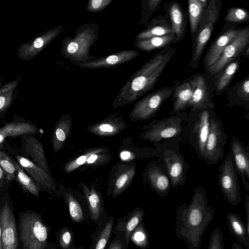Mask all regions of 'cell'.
<instances>
[{"mask_svg": "<svg viewBox=\"0 0 249 249\" xmlns=\"http://www.w3.org/2000/svg\"><path fill=\"white\" fill-rule=\"evenodd\" d=\"M228 100L230 106L234 105L246 106L249 105V75L230 89Z\"/></svg>", "mask_w": 249, "mask_h": 249, "instance_id": "29", "label": "cell"}, {"mask_svg": "<svg viewBox=\"0 0 249 249\" xmlns=\"http://www.w3.org/2000/svg\"><path fill=\"white\" fill-rule=\"evenodd\" d=\"M4 173L5 172H4L3 170L0 166V184L1 185L2 184Z\"/></svg>", "mask_w": 249, "mask_h": 249, "instance_id": "51", "label": "cell"}, {"mask_svg": "<svg viewBox=\"0 0 249 249\" xmlns=\"http://www.w3.org/2000/svg\"><path fill=\"white\" fill-rule=\"evenodd\" d=\"M20 239L24 249H46L49 229L36 213L27 212L19 221Z\"/></svg>", "mask_w": 249, "mask_h": 249, "instance_id": "5", "label": "cell"}, {"mask_svg": "<svg viewBox=\"0 0 249 249\" xmlns=\"http://www.w3.org/2000/svg\"><path fill=\"white\" fill-rule=\"evenodd\" d=\"M240 28L235 23L227 22L216 38L212 42L203 60L204 67L206 71L213 66L221 53L238 33Z\"/></svg>", "mask_w": 249, "mask_h": 249, "instance_id": "13", "label": "cell"}, {"mask_svg": "<svg viewBox=\"0 0 249 249\" xmlns=\"http://www.w3.org/2000/svg\"><path fill=\"white\" fill-rule=\"evenodd\" d=\"M99 34L100 28L96 23L80 25L73 36L63 38L60 50L62 56L78 66L96 59L97 57L91 55L89 51L99 39Z\"/></svg>", "mask_w": 249, "mask_h": 249, "instance_id": "3", "label": "cell"}, {"mask_svg": "<svg viewBox=\"0 0 249 249\" xmlns=\"http://www.w3.org/2000/svg\"><path fill=\"white\" fill-rule=\"evenodd\" d=\"M72 119L63 114L56 123L52 135V146L54 153L61 150L65 145L71 128Z\"/></svg>", "mask_w": 249, "mask_h": 249, "instance_id": "25", "label": "cell"}, {"mask_svg": "<svg viewBox=\"0 0 249 249\" xmlns=\"http://www.w3.org/2000/svg\"><path fill=\"white\" fill-rule=\"evenodd\" d=\"M14 162L17 179L23 189L33 195L38 196L39 193V187L32 178L24 172L23 168L18 162L15 161Z\"/></svg>", "mask_w": 249, "mask_h": 249, "instance_id": "37", "label": "cell"}, {"mask_svg": "<svg viewBox=\"0 0 249 249\" xmlns=\"http://www.w3.org/2000/svg\"><path fill=\"white\" fill-rule=\"evenodd\" d=\"M175 85L165 87L146 94L134 105L129 117L132 120H147L156 114L161 104L173 95Z\"/></svg>", "mask_w": 249, "mask_h": 249, "instance_id": "9", "label": "cell"}, {"mask_svg": "<svg viewBox=\"0 0 249 249\" xmlns=\"http://www.w3.org/2000/svg\"><path fill=\"white\" fill-rule=\"evenodd\" d=\"M135 174V168L134 167H130L117 178L114 184L113 197L117 196L126 188L132 181Z\"/></svg>", "mask_w": 249, "mask_h": 249, "instance_id": "39", "label": "cell"}, {"mask_svg": "<svg viewBox=\"0 0 249 249\" xmlns=\"http://www.w3.org/2000/svg\"><path fill=\"white\" fill-rule=\"evenodd\" d=\"M176 49L165 47L144 63L120 89L112 103L114 108L131 104L155 87Z\"/></svg>", "mask_w": 249, "mask_h": 249, "instance_id": "2", "label": "cell"}, {"mask_svg": "<svg viewBox=\"0 0 249 249\" xmlns=\"http://www.w3.org/2000/svg\"><path fill=\"white\" fill-rule=\"evenodd\" d=\"M68 249H85L84 247L83 246H81L78 247H76L75 245H73Z\"/></svg>", "mask_w": 249, "mask_h": 249, "instance_id": "54", "label": "cell"}, {"mask_svg": "<svg viewBox=\"0 0 249 249\" xmlns=\"http://www.w3.org/2000/svg\"><path fill=\"white\" fill-rule=\"evenodd\" d=\"M234 164L238 174L241 177L246 189L249 190V153L243 144L233 136L231 144Z\"/></svg>", "mask_w": 249, "mask_h": 249, "instance_id": "17", "label": "cell"}, {"mask_svg": "<svg viewBox=\"0 0 249 249\" xmlns=\"http://www.w3.org/2000/svg\"><path fill=\"white\" fill-rule=\"evenodd\" d=\"M69 214L71 220L76 223H83L89 219V214L84 210L80 202L70 193L65 196Z\"/></svg>", "mask_w": 249, "mask_h": 249, "instance_id": "35", "label": "cell"}, {"mask_svg": "<svg viewBox=\"0 0 249 249\" xmlns=\"http://www.w3.org/2000/svg\"><path fill=\"white\" fill-rule=\"evenodd\" d=\"M208 2V0H189L188 1L192 39L196 36L201 18Z\"/></svg>", "mask_w": 249, "mask_h": 249, "instance_id": "33", "label": "cell"}, {"mask_svg": "<svg viewBox=\"0 0 249 249\" xmlns=\"http://www.w3.org/2000/svg\"><path fill=\"white\" fill-rule=\"evenodd\" d=\"M64 27L59 25L37 35L28 42L21 44L18 49V56L22 60L34 58L63 31Z\"/></svg>", "mask_w": 249, "mask_h": 249, "instance_id": "12", "label": "cell"}, {"mask_svg": "<svg viewBox=\"0 0 249 249\" xmlns=\"http://www.w3.org/2000/svg\"><path fill=\"white\" fill-rule=\"evenodd\" d=\"M224 20L227 22L235 24L247 22L249 21V14L243 7H231L227 11Z\"/></svg>", "mask_w": 249, "mask_h": 249, "instance_id": "40", "label": "cell"}, {"mask_svg": "<svg viewBox=\"0 0 249 249\" xmlns=\"http://www.w3.org/2000/svg\"><path fill=\"white\" fill-rule=\"evenodd\" d=\"M241 62L240 57L228 64L216 76L214 91L217 95H220L228 90L232 80L237 71Z\"/></svg>", "mask_w": 249, "mask_h": 249, "instance_id": "27", "label": "cell"}, {"mask_svg": "<svg viewBox=\"0 0 249 249\" xmlns=\"http://www.w3.org/2000/svg\"><path fill=\"white\" fill-rule=\"evenodd\" d=\"M83 190L88 205L89 217L97 224L103 222L108 217L103 207V201L99 193L91 187L89 190L86 185H83Z\"/></svg>", "mask_w": 249, "mask_h": 249, "instance_id": "23", "label": "cell"}, {"mask_svg": "<svg viewBox=\"0 0 249 249\" xmlns=\"http://www.w3.org/2000/svg\"><path fill=\"white\" fill-rule=\"evenodd\" d=\"M130 241L142 249H146L149 247V236L143 221L132 232L130 237Z\"/></svg>", "mask_w": 249, "mask_h": 249, "instance_id": "38", "label": "cell"}, {"mask_svg": "<svg viewBox=\"0 0 249 249\" xmlns=\"http://www.w3.org/2000/svg\"><path fill=\"white\" fill-rule=\"evenodd\" d=\"M174 34L168 16L165 14L152 18L144 29L138 33L135 40L146 39L154 36H160Z\"/></svg>", "mask_w": 249, "mask_h": 249, "instance_id": "20", "label": "cell"}, {"mask_svg": "<svg viewBox=\"0 0 249 249\" xmlns=\"http://www.w3.org/2000/svg\"><path fill=\"white\" fill-rule=\"evenodd\" d=\"M231 249H244L242 246L237 242H234L232 245Z\"/></svg>", "mask_w": 249, "mask_h": 249, "instance_id": "50", "label": "cell"}, {"mask_svg": "<svg viewBox=\"0 0 249 249\" xmlns=\"http://www.w3.org/2000/svg\"><path fill=\"white\" fill-rule=\"evenodd\" d=\"M144 217V210L142 208H136L124 217L117 219L116 225L112 230V233H124L126 244L128 246L132 232L143 221Z\"/></svg>", "mask_w": 249, "mask_h": 249, "instance_id": "21", "label": "cell"}, {"mask_svg": "<svg viewBox=\"0 0 249 249\" xmlns=\"http://www.w3.org/2000/svg\"><path fill=\"white\" fill-rule=\"evenodd\" d=\"M237 174L230 150L219 169L218 180L225 199L233 206L242 201Z\"/></svg>", "mask_w": 249, "mask_h": 249, "instance_id": "8", "label": "cell"}, {"mask_svg": "<svg viewBox=\"0 0 249 249\" xmlns=\"http://www.w3.org/2000/svg\"><path fill=\"white\" fill-rule=\"evenodd\" d=\"M214 213V209L208 205L205 189L196 188L189 204L184 203L176 211V235L185 241L189 249H199Z\"/></svg>", "mask_w": 249, "mask_h": 249, "instance_id": "1", "label": "cell"}, {"mask_svg": "<svg viewBox=\"0 0 249 249\" xmlns=\"http://www.w3.org/2000/svg\"><path fill=\"white\" fill-rule=\"evenodd\" d=\"M222 4L219 0H211L204 11L194 38L192 39V53L189 66L197 69L202 53L215 23L218 20Z\"/></svg>", "mask_w": 249, "mask_h": 249, "instance_id": "4", "label": "cell"}, {"mask_svg": "<svg viewBox=\"0 0 249 249\" xmlns=\"http://www.w3.org/2000/svg\"><path fill=\"white\" fill-rule=\"evenodd\" d=\"M114 223V217L110 216L102 226L99 227L100 230H97L92 236L89 249H105L112 233Z\"/></svg>", "mask_w": 249, "mask_h": 249, "instance_id": "32", "label": "cell"}, {"mask_svg": "<svg viewBox=\"0 0 249 249\" xmlns=\"http://www.w3.org/2000/svg\"><path fill=\"white\" fill-rule=\"evenodd\" d=\"M0 166L6 174V180L12 181L16 174L15 162L7 154L0 150Z\"/></svg>", "mask_w": 249, "mask_h": 249, "instance_id": "44", "label": "cell"}, {"mask_svg": "<svg viewBox=\"0 0 249 249\" xmlns=\"http://www.w3.org/2000/svg\"><path fill=\"white\" fill-rule=\"evenodd\" d=\"M245 53V57L246 58H249V46H248L245 49V50L244 51V52Z\"/></svg>", "mask_w": 249, "mask_h": 249, "instance_id": "52", "label": "cell"}, {"mask_svg": "<svg viewBox=\"0 0 249 249\" xmlns=\"http://www.w3.org/2000/svg\"><path fill=\"white\" fill-rule=\"evenodd\" d=\"M175 89L173 94V107L169 115H173L184 111L188 108L193 95V89L189 78L181 82L174 81Z\"/></svg>", "mask_w": 249, "mask_h": 249, "instance_id": "22", "label": "cell"}, {"mask_svg": "<svg viewBox=\"0 0 249 249\" xmlns=\"http://www.w3.org/2000/svg\"><path fill=\"white\" fill-rule=\"evenodd\" d=\"M199 111L198 118L195 126V135L198 152L203 159L205 144L210 131V120L213 109H203Z\"/></svg>", "mask_w": 249, "mask_h": 249, "instance_id": "24", "label": "cell"}, {"mask_svg": "<svg viewBox=\"0 0 249 249\" xmlns=\"http://www.w3.org/2000/svg\"><path fill=\"white\" fill-rule=\"evenodd\" d=\"M23 150L24 153L31 158L32 162L50 174L43 146L38 140L35 137L27 139L24 144Z\"/></svg>", "mask_w": 249, "mask_h": 249, "instance_id": "26", "label": "cell"}, {"mask_svg": "<svg viewBox=\"0 0 249 249\" xmlns=\"http://www.w3.org/2000/svg\"><path fill=\"white\" fill-rule=\"evenodd\" d=\"M162 158L172 186L178 188L179 185H183L186 178V165L182 155L174 150H166L163 153Z\"/></svg>", "mask_w": 249, "mask_h": 249, "instance_id": "16", "label": "cell"}, {"mask_svg": "<svg viewBox=\"0 0 249 249\" xmlns=\"http://www.w3.org/2000/svg\"><path fill=\"white\" fill-rule=\"evenodd\" d=\"M162 0H142V1L140 24L144 27L149 22L151 16L160 5Z\"/></svg>", "mask_w": 249, "mask_h": 249, "instance_id": "42", "label": "cell"}, {"mask_svg": "<svg viewBox=\"0 0 249 249\" xmlns=\"http://www.w3.org/2000/svg\"><path fill=\"white\" fill-rule=\"evenodd\" d=\"M187 115L184 111L155 120L147 126L148 129L143 133L142 138L151 142H158L178 136L183 131V124L187 119Z\"/></svg>", "mask_w": 249, "mask_h": 249, "instance_id": "7", "label": "cell"}, {"mask_svg": "<svg viewBox=\"0 0 249 249\" xmlns=\"http://www.w3.org/2000/svg\"><path fill=\"white\" fill-rule=\"evenodd\" d=\"M113 0H89L86 8L87 11L97 13L107 8Z\"/></svg>", "mask_w": 249, "mask_h": 249, "instance_id": "46", "label": "cell"}, {"mask_svg": "<svg viewBox=\"0 0 249 249\" xmlns=\"http://www.w3.org/2000/svg\"><path fill=\"white\" fill-rule=\"evenodd\" d=\"M148 178L152 188L160 196L168 193L170 182L168 177L157 166H151L148 171Z\"/></svg>", "mask_w": 249, "mask_h": 249, "instance_id": "30", "label": "cell"}, {"mask_svg": "<svg viewBox=\"0 0 249 249\" xmlns=\"http://www.w3.org/2000/svg\"><path fill=\"white\" fill-rule=\"evenodd\" d=\"M214 115L213 112L203 157V159L211 164L216 163L222 157L227 139L220 120Z\"/></svg>", "mask_w": 249, "mask_h": 249, "instance_id": "11", "label": "cell"}, {"mask_svg": "<svg viewBox=\"0 0 249 249\" xmlns=\"http://www.w3.org/2000/svg\"><path fill=\"white\" fill-rule=\"evenodd\" d=\"M56 235L57 242L61 249H68L74 245V234L71 229L62 227L59 229Z\"/></svg>", "mask_w": 249, "mask_h": 249, "instance_id": "43", "label": "cell"}, {"mask_svg": "<svg viewBox=\"0 0 249 249\" xmlns=\"http://www.w3.org/2000/svg\"><path fill=\"white\" fill-rule=\"evenodd\" d=\"M20 78L19 77L16 80L7 83L0 88V113L5 110L12 103L14 92Z\"/></svg>", "mask_w": 249, "mask_h": 249, "instance_id": "36", "label": "cell"}, {"mask_svg": "<svg viewBox=\"0 0 249 249\" xmlns=\"http://www.w3.org/2000/svg\"><path fill=\"white\" fill-rule=\"evenodd\" d=\"M225 245L221 230L219 228L213 230L210 234L208 249H224Z\"/></svg>", "mask_w": 249, "mask_h": 249, "instance_id": "45", "label": "cell"}, {"mask_svg": "<svg viewBox=\"0 0 249 249\" xmlns=\"http://www.w3.org/2000/svg\"><path fill=\"white\" fill-rule=\"evenodd\" d=\"M2 249H18V239L14 214L6 202L0 209Z\"/></svg>", "mask_w": 249, "mask_h": 249, "instance_id": "15", "label": "cell"}, {"mask_svg": "<svg viewBox=\"0 0 249 249\" xmlns=\"http://www.w3.org/2000/svg\"><path fill=\"white\" fill-rule=\"evenodd\" d=\"M127 247L124 234L123 233H118L115 234V236L109 244L107 249H127Z\"/></svg>", "mask_w": 249, "mask_h": 249, "instance_id": "47", "label": "cell"}, {"mask_svg": "<svg viewBox=\"0 0 249 249\" xmlns=\"http://www.w3.org/2000/svg\"><path fill=\"white\" fill-rule=\"evenodd\" d=\"M226 218L231 234L241 244L249 249V232L243 219L235 213H228Z\"/></svg>", "mask_w": 249, "mask_h": 249, "instance_id": "28", "label": "cell"}, {"mask_svg": "<svg viewBox=\"0 0 249 249\" xmlns=\"http://www.w3.org/2000/svg\"><path fill=\"white\" fill-rule=\"evenodd\" d=\"M136 50H123L108 55L97 58L78 66L82 69H110L127 63L139 56Z\"/></svg>", "mask_w": 249, "mask_h": 249, "instance_id": "14", "label": "cell"}, {"mask_svg": "<svg viewBox=\"0 0 249 249\" xmlns=\"http://www.w3.org/2000/svg\"><path fill=\"white\" fill-rule=\"evenodd\" d=\"M36 131V127L28 123L16 122L7 124L0 128V143L7 137L35 134Z\"/></svg>", "mask_w": 249, "mask_h": 249, "instance_id": "34", "label": "cell"}, {"mask_svg": "<svg viewBox=\"0 0 249 249\" xmlns=\"http://www.w3.org/2000/svg\"><path fill=\"white\" fill-rule=\"evenodd\" d=\"M164 9L171 22L173 32L176 36L174 43L181 41L186 32V13L181 4L176 1L164 4Z\"/></svg>", "mask_w": 249, "mask_h": 249, "instance_id": "18", "label": "cell"}, {"mask_svg": "<svg viewBox=\"0 0 249 249\" xmlns=\"http://www.w3.org/2000/svg\"><path fill=\"white\" fill-rule=\"evenodd\" d=\"M122 128V125H119L117 123L106 122L92 126L89 130L96 135L110 136L116 134Z\"/></svg>", "mask_w": 249, "mask_h": 249, "instance_id": "41", "label": "cell"}, {"mask_svg": "<svg viewBox=\"0 0 249 249\" xmlns=\"http://www.w3.org/2000/svg\"><path fill=\"white\" fill-rule=\"evenodd\" d=\"M249 45V26L240 28L238 33L221 53L215 63L206 72L216 77L222 70L243 53Z\"/></svg>", "mask_w": 249, "mask_h": 249, "instance_id": "10", "label": "cell"}, {"mask_svg": "<svg viewBox=\"0 0 249 249\" xmlns=\"http://www.w3.org/2000/svg\"><path fill=\"white\" fill-rule=\"evenodd\" d=\"M245 209L246 215V227L248 231L249 232V196L246 194L245 200Z\"/></svg>", "mask_w": 249, "mask_h": 249, "instance_id": "48", "label": "cell"}, {"mask_svg": "<svg viewBox=\"0 0 249 249\" xmlns=\"http://www.w3.org/2000/svg\"><path fill=\"white\" fill-rule=\"evenodd\" d=\"M216 77L208 73H196L189 78L193 89V95L188 108L192 111L203 109H213L215 105L212 98L214 91V84Z\"/></svg>", "mask_w": 249, "mask_h": 249, "instance_id": "6", "label": "cell"}, {"mask_svg": "<svg viewBox=\"0 0 249 249\" xmlns=\"http://www.w3.org/2000/svg\"><path fill=\"white\" fill-rule=\"evenodd\" d=\"M16 159L18 163L31 176L38 186L47 191H55V184L50 174L28 158L17 156Z\"/></svg>", "mask_w": 249, "mask_h": 249, "instance_id": "19", "label": "cell"}, {"mask_svg": "<svg viewBox=\"0 0 249 249\" xmlns=\"http://www.w3.org/2000/svg\"><path fill=\"white\" fill-rule=\"evenodd\" d=\"M0 249H2V240H1V222H0Z\"/></svg>", "mask_w": 249, "mask_h": 249, "instance_id": "53", "label": "cell"}, {"mask_svg": "<svg viewBox=\"0 0 249 249\" xmlns=\"http://www.w3.org/2000/svg\"><path fill=\"white\" fill-rule=\"evenodd\" d=\"M120 158L124 160H126L133 159L134 155L131 152L128 151H123L120 153Z\"/></svg>", "mask_w": 249, "mask_h": 249, "instance_id": "49", "label": "cell"}, {"mask_svg": "<svg viewBox=\"0 0 249 249\" xmlns=\"http://www.w3.org/2000/svg\"><path fill=\"white\" fill-rule=\"evenodd\" d=\"M176 36L171 34L160 36H154L146 39L135 40L134 45L139 49L149 52L154 50L163 48L174 43Z\"/></svg>", "mask_w": 249, "mask_h": 249, "instance_id": "31", "label": "cell"}]
</instances>
